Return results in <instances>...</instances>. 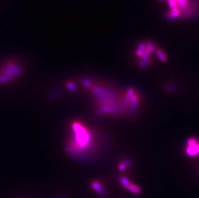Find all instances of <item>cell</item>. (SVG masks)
Wrapping results in <instances>:
<instances>
[{
  "label": "cell",
  "instance_id": "6",
  "mask_svg": "<svg viewBox=\"0 0 199 198\" xmlns=\"http://www.w3.org/2000/svg\"><path fill=\"white\" fill-rule=\"evenodd\" d=\"M129 161H123L121 163H119L118 166V169L120 171H124L128 167H129Z\"/></svg>",
  "mask_w": 199,
  "mask_h": 198
},
{
  "label": "cell",
  "instance_id": "2",
  "mask_svg": "<svg viewBox=\"0 0 199 198\" xmlns=\"http://www.w3.org/2000/svg\"><path fill=\"white\" fill-rule=\"evenodd\" d=\"M22 73L19 64L15 61H8L0 67V84H7L17 79Z\"/></svg>",
  "mask_w": 199,
  "mask_h": 198
},
{
  "label": "cell",
  "instance_id": "1",
  "mask_svg": "<svg viewBox=\"0 0 199 198\" xmlns=\"http://www.w3.org/2000/svg\"><path fill=\"white\" fill-rule=\"evenodd\" d=\"M72 137L70 140L67 151L73 156H80L85 153L91 147L92 134L87 127L79 122L72 123Z\"/></svg>",
  "mask_w": 199,
  "mask_h": 198
},
{
  "label": "cell",
  "instance_id": "4",
  "mask_svg": "<svg viewBox=\"0 0 199 198\" xmlns=\"http://www.w3.org/2000/svg\"><path fill=\"white\" fill-rule=\"evenodd\" d=\"M120 182L122 185L125 188V189L130 190V192L133 193V194H139L141 192V189L140 187L135 184H132V183H131L125 177H121L120 178Z\"/></svg>",
  "mask_w": 199,
  "mask_h": 198
},
{
  "label": "cell",
  "instance_id": "5",
  "mask_svg": "<svg viewBox=\"0 0 199 198\" xmlns=\"http://www.w3.org/2000/svg\"><path fill=\"white\" fill-rule=\"evenodd\" d=\"M91 186L92 187V189L96 192H97L99 194H100L101 196L105 194V191H104L103 186L99 181H92Z\"/></svg>",
  "mask_w": 199,
  "mask_h": 198
},
{
  "label": "cell",
  "instance_id": "3",
  "mask_svg": "<svg viewBox=\"0 0 199 198\" xmlns=\"http://www.w3.org/2000/svg\"><path fill=\"white\" fill-rule=\"evenodd\" d=\"M186 154L188 156H196L199 155V142L196 138H190L186 143Z\"/></svg>",
  "mask_w": 199,
  "mask_h": 198
}]
</instances>
